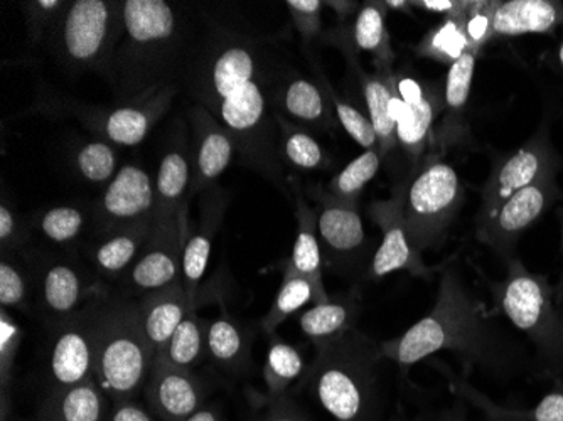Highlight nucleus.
Listing matches in <instances>:
<instances>
[{
	"instance_id": "f257e3e1",
	"label": "nucleus",
	"mask_w": 563,
	"mask_h": 421,
	"mask_svg": "<svg viewBox=\"0 0 563 421\" xmlns=\"http://www.w3.org/2000/svg\"><path fill=\"white\" fill-rule=\"evenodd\" d=\"M287 69L264 41L211 25L196 36L177 84L228 130L243 164L278 188L284 163L275 95Z\"/></svg>"
},
{
	"instance_id": "f03ea898",
	"label": "nucleus",
	"mask_w": 563,
	"mask_h": 421,
	"mask_svg": "<svg viewBox=\"0 0 563 421\" xmlns=\"http://www.w3.org/2000/svg\"><path fill=\"white\" fill-rule=\"evenodd\" d=\"M198 34L181 5L166 0H123V25L106 80L119 103L148 91L179 87Z\"/></svg>"
},
{
	"instance_id": "7ed1b4c3",
	"label": "nucleus",
	"mask_w": 563,
	"mask_h": 421,
	"mask_svg": "<svg viewBox=\"0 0 563 421\" xmlns=\"http://www.w3.org/2000/svg\"><path fill=\"white\" fill-rule=\"evenodd\" d=\"M452 351L467 367L495 369L503 361V344L483 303L474 299L455 267L445 268L438 299L426 318L400 337L382 342L385 359L408 369L426 357Z\"/></svg>"
},
{
	"instance_id": "20e7f679",
	"label": "nucleus",
	"mask_w": 563,
	"mask_h": 421,
	"mask_svg": "<svg viewBox=\"0 0 563 421\" xmlns=\"http://www.w3.org/2000/svg\"><path fill=\"white\" fill-rule=\"evenodd\" d=\"M383 361L382 344L353 329L316 347L302 386L334 421H375Z\"/></svg>"
},
{
	"instance_id": "39448f33",
	"label": "nucleus",
	"mask_w": 563,
	"mask_h": 421,
	"mask_svg": "<svg viewBox=\"0 0 563 421\" xmlns=\"http://www.w3.org/2000/svg\"><path fill=\"white\" fill-rule=\"evenodd\" d=\"M154 357L156 350L145 334L137 299L101 293L95 313V379L112 405L139 397Z\"/></svg>"
},
{
	"instance_id": "423d86ee",
	"label": "nucleus",
	"mask_w": 563,
	"mask_h": 421,
	"mask_svg": "<svg viewBox=\"0 0 563 421\" xmlns=\"http://www.w3.org/2000/svg\"><path fill=\"white\" fill-rule=\"evenodd\" d=\"M492 293L509 322L537 346L550 375L563 373V302L556 299L555 287L511 258L506 277L492 285Z\"/></svg>"
},
{
	"instance_id": "0eeeda50",
	"label": "nucleus",
	"mask_w": 563,
	"mask_h": 421,
	"mask_svg": "<svg viewBox=\"0 0 563 421\" xmlns=\"http://www.w3.org/2000/svg\"><path fill=\"white\" fill-rule=\"evenodd\" d=\"M122 25L123 0H75L47 36L51 53L66 71L106 76Z\"/></svg>"
},
{
	"instance_id": "6e6552de",
	"label": "nucleus",
	"mask_w": 563,
	"mask_h": 421,
	"mask_svg": "<svg viewBox=\"0 0 563 421\" xmlns=\"http://www.w3.org/2000/svg\"><path fill=\"white\" fill-rule=\"evenodd\" d=\"M397 189L413 246L420 253L439 248L464 201L463 182L454 167L441 155L423 157Z\"/></svg>"
},
{
	"instance_id": "1a4fd4ad",
	"label": "nucleus",
	"mask_w": 563,
	"mask_h": 421,
	"mask_svg": "<svg viewBox=\"0 0 563 421\" xmlns=\"http://www.w3.org/2000/svg\"><path fill=\"white\" fill-rule=\"evenodd\" d=\"M188 236V213L154 218L151 239L120 280V293L139 299L152 290L183 281V256Z\"/></svg>"
},
{
	"instance_id": "9d476101",
	"label": "nucleus",
	"mask_w": 563,
	"mask_h": 421,
	"mask_svg": "<svg viewBox=\"0 0 563 421\" xmlns=\"http://www.w3.org/2000/svg\"><path fill=\"white\" fill-rule=\"evenodd\" d=\"M36 278L37 312L47 329L62 324L103 293L78 259L69 255H37L31 250Z\"/></svg>"
},
{
	"instance_id": "9b49d317",
	"label": "nucleus",
	"mask_w": 563,
	"mask_h": 421,
	"mask_svg": "<svg viewBox=\"0 0 563 421\" xmlns=\"http://www.w3.org/2000/svg\"><path fill=\"white\" fill-rule=\"evenodd\" d=\"M179 87L161 88L115 107H85L73 104L76 119L87 129L120 147H135L145 141L156 123L169 112Z\"/></svg>"
},
{
	"instance_id": "f8f14e48",
	"label": "nucleus",
	"mask_w": 563,
	"mask_h": 421,
	"mask_svg": "<svg viewBox=\"0 0 563 421\" xmlns=\"http://www.w3.org/2000/svg\"><path fill=\"white\" fill-rule=\"evenodd\" d=\"M98 297L73 318L49 329L53 341L47 361V392L84 385L95 378V313Z\"/></svg>"
},
{
	"instance_id": "ddd939ff",
	"label": "nucleus",
	"mask_w": 563,
	"mask_h": 421,
	"mask_svg": "<svg viewBox=\"0 0 563 421\" xmlns=\"http://www.w3.org/2000/svg\"><path fill=\"white\" fill-rule=\"evenodd\" d=\"M312 198L325 265L338 274H353L362 267L366 255L365 226L356 202L341 201L319 188Z\"/></svg>"
},
{
	"instance_id": "4468645a",
	"label": "nucleus",
	"mask_w": 563,
	"mask_h": 421,
	"mask_svg": "<svg viewBox=\"0 0 563 421\" xmlns=\"http://www.w3.org/2000/svg\"><path fill=\"white\" fill-rule=\"evenodd\" d=\"M555 169H560L559 155L550 142L549 129L543 125L523 147L495 166L481 195L483 202L477 224L489 220L511 196Z\"/></svg>"
},
{
	"instance_id": "2eb2a0df",
	"label": "nucleus",
	"mask_w": 563,
	"mask_h": 421,
	"mask_svg": "<svg viewBox=\"0 0 563 421\" xmlns=\"http://www.w3.org/2000/svg\"><path fill=\"white\" fill-rule=\"evenodd\" d=\"M556 173L559 169L543 174L537 182L511 196L489 220L477 224V240L509 262L523 231L537 223L560 198Z\"/></svg>"
},
{
	"instance_id": "dca6fc26",
	"label": "nucleus",
	"mask_w": 563,
	"mask_h": 421,
	"mask_svg": "<svg viewBox=\"0 0 563 421\" xmlns=\"http://www.w3.org/2000/svg\"><path fill=\"white\" fill-rule=\"evenodd\" d=\"M444 109V98L433 88H426L412 76L395 73V97L391 104L397 125L398 147L413 167L422 163L423 154L433 141L435 117Z\"/></svg>"
},
{
	"instance_id": "f3484780",
	"label": "nucleus",
	"mask_w": 563,
	"mask_h": 421,
	"mask_svg": "<svg viewBox=\"0 0 563 421\" xmlns=\"http://www.w3.org/2000/svg\"><path fill=\"white\" fill-rule=\"evenodd\" d=\"M156 182L137 164H126L95 204L97 234L156 218Z\"/></svg>"
},
{
	"instance_id": "a211bd4d",
	"label": "nucleus",
	"mask_w": 563,
	"mask_h": 421,
	"mask_svg": "<svg viewBox=\"0 0 563 421\" xmlns=\"http://www.w3.org/2000/svg\"><path fill=\"white\" fill-rule=\"evenodd\" d=\"M369 217L382 231V243L378 252L369 262L365 277L379 280L394 272H408L412 277L427 278L432 268L427 267L422 253L413 246L405 224L404 208L398 189L385 201H376L369 206Z\"/></svg>"
},
{
	"instance_id": "6ab92c4d",
	"label": "nucleus",
	"mask_w": 563,
	"mask_h": 421,
	"mask_svg": "<svg viewBox=\"0 0 563 421\" xmlns=\"http://www.w3.org/2000/svg\"><path fill=\"white\" fill-rule=\"evenodd\" d=\"M144 395L154 417L163 421H185L201 410L207 389L192 369L174 366L163 354H156Z\"/></svg>"
},
{
	"instance_id": "aec40b11",
	"label": "nucleus",
	"mask_w": 563,
	"mask_h": 421,
	"mask_svg": "<svg viewBox=\"0 0 563 421\" xmlns=\"http://www.w3.org/2000/svg\"><path fill=\"white\" fill-rule=\"evenodd\" d=\"M192 130V177L189 198L211 189L218 177L228 169L236 152L235 142L228 130L199 104L188 112Z\"/></svg>"
},
{
	"instance_id": "412c9836",
	"label": "nucleus",
	"mask_w": 563,
	"mask_h": 421,
	"mask_svg": "<svg viewBox=\"0 0 563 421\" xmlns=\"http://www.w3.org/2000/svg\"><path fill=\"white\" fill-rule=\"evenodd\" d=\"M192 177L191 141L183 120L167 141L156 179V217L188 213L189 188Z\"/></svg>"
},
{
	"instance_id": "4be33fe9",
	"label": "nucleus",
	"mask_w": 563,
	"mask_h": 421,
	"mask_svg": "<svg viewBox=\"0 0 563 421\" xmlns=\"http://www.w3.org/2000/svg\"><path fill=\"white\" fill-rule=\"evenodd\" d=\"M224 213L227 195L220 188L208 189L207 196L202 199L201 220L195 233L189 234L183 256V285L192 310L198 309L199 285L207 272L211 246L223 223Z\"/></svg>"
},
{
	"instance_id": "5701e85b",
	"label": "nucleus",
	"mask_w": 563,
	"mask_h": 421,
	"mask_svg": "<svg viewBox=\"0 0 563 421\" xmlns=\"http://www.w3.org/2000/svg\"><path fill=\"white\" fill-rule=\"evenodd\" d=\"M275 109L278 117L302 129L328 132L334 125L331 101L321 85L290 69H287L278 85Z\"/></svg>"
},
{
	"instance_id": "b1692460",
	"label": "nucleus",
	"mask_w": 563,
	"mask_h": 421,
	"mask_svg": "<svg viewBox=\"0 0 563 421\" xmlns=\"http://www.w3.org/2000/svg\"><path fill=\"white\" fill-rule=\"evenodd\" d=\"M387 4L385 2H366L360 8L354 21L341 25L334 44L346 53L354 63L357 53H368L375 58L378 71H390L394 65V49L387 27Z\"/></svg>"
},
{
	"instance_id": "393cba45",
	"label": "nucleus",
	"mask_w": 563,
	"mask_h": 421,
	"mask_svg": "<svg viewBox=\"0 0 563 421\" xmlns=\"http://www.w3.org/2000/svg\"><path fill=\"white\" fill-rule=\"evenodd\" d=\"M152 228L154 218L98 234L97 243L88 250L95 274L103 280H122L151 239Z\"/></svg>"
},
{
	"instance_id": "a878e982",
	"label": "nucleus",
	"mask_w": 563,
	"mask_h": 421,
	"mask_svg": "<svg viewBox=\"0 0 563 421\" xmlns=\"http://www.w3.org/2000/svg\"><path fill=\"white\" fill-rule=\"evenodd\" d=\"M477 53L467 51L454 65L449 66L448 80L444 88V109L441 125L433 134L432 144L444 152L463 141L466 135V107L473 87L474 69Z\"/></svg>"
},
{
	"instance_id": "bb28decb",
	"label": "nucleus",
	"mask_w": 563,
	"mask_h": 421,
	"mask_svg": "<svg viewBox=\"0 0 563 421\" xmlns=\"http://www.w3.org/2000/svg\"><path fill=\"white\" fill-rule=\"evenodd\" d=\"M563 24V4L555 0H506L493 12V37L549 34Z\"/></svg>"
},
{
	"instance_id": "cd10ccee",
	"label": "nucleus",
	"mask_w": 563,
	"mask_h": 421,
	"mask_svg": "<svg viewBox=\"0 0 563 421\" xmlns=\"http://www.w3.org/2000/svg\"><path fill=\"white\" fill-rule=\"evenodd\" d=\"M137 306L145 334L156 354L163 353L183 319L192 310L183 281L144 293L139 297Z\"/></svg>"
},
{
	"instance_id": "c85d7f7f",
	"label": "nucleus",
	"mask_w": 563,
	"mask_h": 421,
	"mask_svg": "<svg viewBox=\"0 0 563 421\" xmlns=\"http://www.w3.org/2000/svg\"><path fill=\"white\" fill-rule=\"evenodd\" d=\"M296 199L297 239L284 274L296 275L309 281L314 288V303H324L328 302L329 296L322 280L324 258H322L321 243L318 239L316 211L307 206L300 192H297Z\"/></svg>"
},
{
	"instance_id": "c756f323",
	"label": "nucleus",
	"mask_w": 563,
	"mask_h": 421,
	"mask_svg": "<svg viewBox=\"0 0 563 421\" xmlns=\"http://www.w3.org/2000/svg\"><path fill=\"white\" fill-rule=\"evenodd\" d=\"M109 397L97 379L46 392L37 408L36 421H106Z\"/></svg>"
},
{
	"instance_id": "7c9ffc66",
	"label": "nucleus",
	"mask_w": 563,
	"mask_h": 421,
	"mask_svg": "<svg viewBox=\"0 0 563 421\" xmlns=\"http://www.w3.org/2000/svg\"><path fill=\"white\" fill-rule=\"evenodd\" d=\"M356 69L357 78L365 97L366 115L375 129L378 139V151L382 159H388L398 148L397 125H395L391 104L395 97V73L375 71L365 73L357 68L356 63H351Z\"/></svg>"
},
{
	"instance_id": "2f4dec72",
	"label": "nucleus",
	"mask_w": 563,
	"mask_h": 421,
	"mask_svg": "<svg viewBox=\"0 0 563 421\" xmlns=\"http://www.w3.org/2000/svg\"><path fill=\"white\" fill-rule=\"evenodd\" d=\"M357 318H360V299L356 293H351V296L329 299L324 303H316L312 309L306 310L300 315L299 324L303 335L318 347L336 341L356 329L354 325Z\"/></svg>"
},
{
	"instance_id": "473e14b6",
	"label": "nucleus",
	"mask_w": 563,
	"mask_h": 421,
	"mask_svg": "<svg viewBox=\"0 0 563 421\" xmlns=\"http://www.w3.org/2000/svg\"><path fill=\"white\" fill-rule=\"evenodd\" d=\"M249 334L235 319L221 307V315L208 325V356L230 375H245L252 364Z\"/></svg>"
},
{
	"instance_id": "72a5a7b5",
	"label": "nucleus",
	"mask_w": 563,
	"mask_h": 421,
	"mask_svg": "<svg viewBox=\"0 0 563 421\" xmlns=\"http://www.w3.org/2000/svg\"><path fill=\"white\" fill-rule=\"evenodd\" d=\"M451 381L452 389L459 397L476 407L486 421H563V388L549 392L537 407L530 410H514V408H503L493 403L463 379L451 378Z\"/></svg>"
},
{
	"instance_id": "f704fd0d",
	"label": "nucleus",
	"mask_w": 563,
	"mask_h": 421,
	"mask_svg": "<svg viewBox=\"0 0 563 421\" xmlns=\"http://www.w3.org/2000/svg\"><path fill=\"white\" fill-rule=\"evenodd\" d=\"M36 293L33 256L31 250L22 253H2L0 262V303L2 309L30 313Z\"/></svg>"
},
{
	"instance_id": "c9c22d12",
	"label": "nucleus",
	"mask_w": 563,
	"mask_h": 421,
	"mask_svg": "<svg viewBox=\"0 0 563 421\" xmlns=\"http://www.w3.org/2000/svg\"><path fill=\"white\" fill-rule=\"evenodd\" d=\"M470 5L471 2H466L457 14L449 15L435 30L430 31L417 46V55L451 66L467 51H476L467 36Z\"/></svg>"
},
{
	"instance_id": "e433bc0d",
	"label": "nucleus",
	"mask_w": 563,
	"mask_h": 421,
	"mask_svg": "<svg viewBox=\"0 0 563 421\" xmlns=\"http://www.w3.org/2000/svg\"><path fill=\"white\" fill-rule=\"evenodd\" d=\"M208 325L207 321L199 319L196 310H189L159 354L174 366L195 369L208 356Z\"/></svg>"
},
{
	"instance_id": "4c0bfd02",
	"label": "nucleus",
	"mask_w": 563,
	"mask_h": 421,
	"mask_svg": "<svg viewBox=\"0 0 563 421\" xmlns=\"http://www.w3.org/2000/svg\"><path fill=\"white\" fill-rule=\"evenodd\" d=\"M280 157L284 166L300 170H318L328 166L329 157L322 145L302 126L278 117Z\"/></svg>"
},
{
	"instance_id": "58836bf2",
	"label": "nucleus",
	"mask_w": 563,
	"mask_h": 421,
	"mask_svg": "<svg viewBox=\"0 0 563 421\" xmlns=\"http://www.w3.org/2000/svg\"><path fill=\"white\" fill-rule=\"evenodd\" d=\"M302 373H306L302 354L287 342H272L264 366V381L267 386L264 398L277 400L287 397V389Z\"/></svg>"
},
{
	"instance_id": "ea45409f",
	"label": "nucleus",
	"mask_w": 563,
	"mask_h": 421,
	"mask_svg": "<svg viewBox=\"0 0 563 421\" xmlns=\"http://www.w3.org/2000/svg\"><path fill=\"white\" fill-rule=\"evenodd\" d=\"M73 166L87 182L109 184L119 173V155L113 144L95 139L76 147Z\"/></svg>"
},
{
	"instance_id": "a19ab883",
	"label": "nucleus",
	"mask_w": 563,
	"mask_h": 421,
	"mask_svg": "<svg viewBox=\"0 0 563 421\" xmlns=\"http://www.w3.org/2000/svg\"><path fill=\"white\" fill-rule=\"evenodd\" d=\"M309 302H314L312 285L303 278L296 277V275L284 274V280H282L280 288H278L277 297H275L267 315L262 319V331L268 335L274 334L275 329L282 322L289 319L300 307L307 306Z\"/></svg>"
},
{
	"instance_id": "79ce46f5",
	"label": "nucleus",
	"mask_w": 563,
	"mask_h": 421,
	"mask_svg": "<svg viewBox=\"0 0 563 421\" xmlns=\"http://www.w3.org/2000/svg\"><path fill=\"white\" fill-rule=\"evenodd\" d=\"M382 155L379 151H365L360 157L347 164L340 174L332 177L328 186L329 195L341 201L356 202L357 196L369 180L375 179L382 167Z\"/></svg>"
},
{
	"instance_id": "37998d69",
	"label": "nucleus",
	"mask_w": 563,
	"mask_h": 421,
	"mask_svg": "<svg viewBox=\"0 0 563 421\" xmlns=\"http://www.w3.org/2000/svg\"><path fill=\"white\" fill-rule=\"evenodd\" d=\"M85 214L75 206H58L44 211L33 224L31 230H36L41 239L56 246L69 245L80 239L85 226Z\"/></svg>"
},
{
	"instance_id": "c03bdc74",
	"label": "nucleus",
	"mask_w": 563,
	"mask_h": 421,
	"mask_svg": "<svg viewBox=\"0 0 563 421\" xmlns=\"http://www.w3.org/2000/svg\"><path fill=\"white\" fill-rule=\"evenodd\" d=\"M22 329L15 324L14 319L9 315L8 310L2 309L0 315V414L2 421H8L12 411L11 389L14 378V364L18 357L19 346L22 342Z\"/></svg>"
},
{
	"instance_id": "a18cd8bd",
	"label": "nucleus",
	"mask_w": 563,
	"mask_h": 421,
	"mask_svg": "<svg viewBox=\"0 0 563 421\" xmlns=\"http://www.w3.org/2000/svg\"><path fill=\"white\" fill-rule=\"evenodd\" d=\"M319 85H321L332 107L336 110L338 120L346 130V134L357 145H362L365 151H378V139H376L375 129H373L368 115L360 112L350 101L343 100L336 91L332 90L331 85L325 81L322 75H319Z\"/></svg>"
},
{
	"instance_id": "49530a36",
	"label": "nucleus",
	"mask_w": 563,
	"mask_h": 421,
	"mask_svg": "<svg viewBox=\"0 0 563 421\" xmlns=\"http://www.w3.org/2000/svg\"><path fill=\"white\" fill-rule=\"evenodd\" d=\"M68 5L69 2H65V0H37V2L22 4L25 19H27L31 41L34 44L41 43L43 37L49 36Z\"/></svg>"
},
{
	"instance_id": "de8ad7c7",
	"label": "nucleus",
	"mask_w": 563,
	"mask_h": 421,
	"mask_svg": "<svg viewBox=\"0 0 563 421\" xmlns=\"http://www.w3.org/2000/svg\"><path fill=\"white\" fill-rule=\"evenodd\" d=\"M286 5L303 43H309L321 34L322 9H324L325 2H321V0H289Z\"/></svg>"
},
{
	"instance_id": "09e8293b",
	"label": "nucleus",
	"mask_w": 563,
	"mask_h": 421,
	"mask_svg": "<svg viewBox=\"0 0 563 421\" xmlns=\"http://www.w3.org/2000/svg\"><path fill=\"white\" fill-rule=\"evenodd\" d=\"M31 226L22 223L14 209L5 202L0 206V245L2 253H22L30 250Z\"/></svg>"
},
{
	"instance_id": "8fccbe9b",
	"label": "nucleus",
	"mask_w": 563,
	"mask_h": 421,
	"mask_svg": "<svg viewBox=\"0 0 563 421\" xmlns=\"http://www.w3.org/2000/svg\"><path fill=\"white\" fill-rule=\"evenodd\" d=\"M498 2H471L467 11V36L473 49L479 51L493 37L492 21Z\"/></svg>"
},
{
	"instance_id": "3c124183",
	"label": "nucleus",
	"mask_w": 563,
	"mask_h": 421,
	"mask_svg": "<svg viewBox=\"0 0 563 421\" xmlns=\"http://www.w3.org/2000/svg\"><path fill=\"white\" fill-rule=\"evenodd\" d=\"M249 421H311L289 397L267 400L262 397Z\"/></svg>"
},
{
	"instance_id": "603ef678",
	"label": "nucleus",
	"mask_w": 563,
	"mask_h": 421,
	"mask_svg": "<svg viewBox=\"0 0 563 421\" xmlns=\"http://www.w3.org/2000/svg\"><path fill=\"white\" fill-rule=\"evenodd\" d=\"M109 421H157L152 417L151 411L142 408L134 401H125V403L113 405L112 417Z\"/></svg>"
},
{
	"instance_id": "864d4df0",
	"label": "nucleus",
	"mask_w": 563,
	"mask_h": 421,
	"mask_svg": "<svg viewBox=\"0 0 563 421\" xmlns=\"http://www.w3.org/2000/svg\"><path fill=\"white\" fill-rule=\"evenodd\" d=\"M464 4L466 2H459V0H419V2H412L413 8L426 9V11L445 15V18L457 14L464 8Z\"/></svg>"
},
{
	"instance_id": "5fc2aeb1",
	"label": "nucleus",
	"mask_w": 563,
	"mask_h": 421,
	"mask_svg": "<svg viewBox=\"0 0 563 421\" xmlns=\"http://www.w3.org/2000/svg\"><path fill=\"white\" fill-rule=\"evenodd\" d=\"M325 4H328L332 11L336 12L338 19H340L343 24H346L351 15L357 14V11H360L356 2H325Z\"/></svg>"
},
{
	"instance_id": "6e6d98bb",
	"label": "nucleus",
	"mask_w": 563,
	"mask_h": 421,
	"mask_svg": "<svg viewBox=\"0 0 563 421\" xmlns=\"http://www.w3.org/2000/svg\"><path fill=\"white\" fill-rule=\"evenodd\" d=\"M185 421H224L223 417H221L220 411L214 410V408H201V410L196 411L191 417L186 418Z\"/></svg>"
},
{
	"instance_id": "4d7b16f0",
	"label": "nucleus",
	"mask_w": 563,
	"mask_h": 421,
	"mask_svg": "<svg viewBox=\"0 0 563 421\" xmlns=\"http://www.w3.org/2000/svg\"><path fill=\"white\" fill-rule=\"evenodd\" d=\"M427 421H467V418L464 411L445 410L441 411V413L433 414V417L429 418Z\"/></svg>"
},
{
	"instance_id": "13d9d810",
	"label": "nucleus",
	"mask_w": 563,
	"mask_h": 421,
	"mask_svg": "<svg viewBox=\"0 0 563 421\" xmlns=\"http://www.w3.org/2000/svg\"><path fill=\"white\" fill-rule=\"evenodd\" d=\"M562 248H563V220H562ZM555 296H556V299L560 300V302H563V268H562V275H560L559 284H556V287H555Z\"/></svg>"
},
{
	"instance_id": "bf43d9fd",
	"label": "nucleus",
	"mask_w": 563,
	"mask_h": 421,
	"mask_svg": "<svg viewBox=\"0 0 563 421\" xmlns=\"http://www.w3.org/2000/svg\"><path fill=\"white\" fill-rule=\"evenodd\" d=\"M559 59H560V63H562V66H563V43H562V46H560Z\"/></svg>"
}]
</instances>
